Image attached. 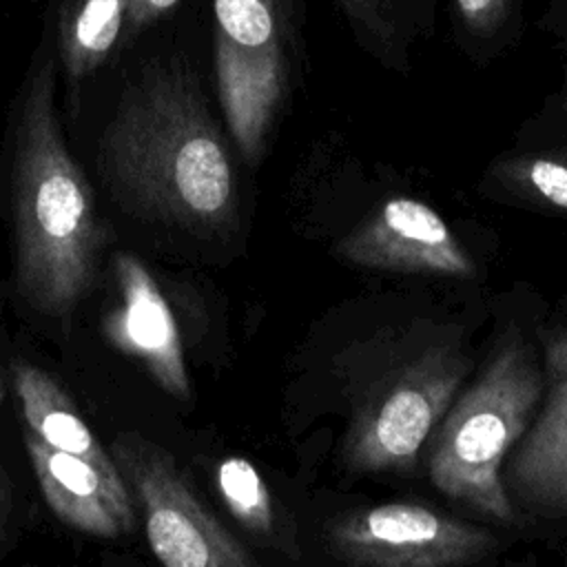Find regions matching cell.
I'll return each mask as SVG.
<instances>
[{
    "label": "cell",
    "mask_w": 567,
    "mask_h": 567,
    "mask_svg": "<svg viewBox=\"0 0 567 567\" xmlns=\"http://www.w3.org/2000/svg\"><path fill=\"white\" fill-rule=\"evenodd\" d=\"M113 190L142 215L188 230H219L235 215L226 144L177 62H155L124 91L100 144Z\"/></svg>",
    "instance_id": "cell-1"
},
{
    "label": "cell",
    "mask_w": 567,
    "mask_h": 567,
    "mask_svg": "<svg viewBox=\"0 0 567 567\" xmlns=\"http://www.w3.org/2000/svg\"><path fill=\"white\" fill-rule=\"evenodd\" d=\"M11 197L18 286L33 308L64 317L93 286L100 226L91 184L60 131L51 62L22 97Z\"/></svg>",
    "instance_id": "cell-2"
},
{
    "label": "cell",
    "mask_w": 567,
    "mask_h": 567,
    "mask_svg": "<svg viewBox=\"0 0 567 567\" xmlns=\"http://www.w3.org/2000/svg\"><path fill=\"white\" fill-rule=\"evenodd\" d=\"M543 374L520 339L503 343L472 388L452 405L430 450V481L452 501L512 520L501 465L527 430Z\"/></svg>",
    "instance_id": "cell-3"
},
{
    "label": "cell",
    "mask_w": 567,
    "mask_h": 567,
    "mask_svg": "<svg viewBox=\"0 0 567 567\" xmlns=\"http://www.w3.org/2000/svg\"><path fill=\"white\" fill-rule=\"evenodd\" d=\"M111 458L137 498L155 558L168 567H252L246 547L202 505L175 458L137 432L117 434Z\"/></svg>",
    "instance_id": "cell-4"
},
{
    "label": "cell",
    "mask_w": 567,
    "mask_h": 567,
    "mask_svg": "<svg viewBox=\"0 0 567 567\" xmlns=\"http://www.w3.org/2000/svg\"><path fill=\"white\" fill-rule=\"evenodd\" d=\"M215 75L230 135L257 162L286 86L279 0H215Z\"/></svg>",
    "instance_id": "cell-5"
},
{
    "label": "cell",
    "mask_w": 567,
    "mask_h": 567,
    "mask_svg": "<svg viewBox=\"0 0 567 567\" xmlns=\"http://www.w3.org/2000/svg\"><path fill=\"white\" fill-rule=\"evenodd\" d=\"M463 374L465 361L447 350H430L401 365L352 419L343 463L357 472L408 470L447 412Z\"/></svg>",
    "instance_id": "cell-6"
},
{
    "label": "cell",
    "mask_w": 567,
    "mask_h": 567,
    "mask_svg": "<svg viewBox=\"0 0 567 567\" xmlns=\"http://www.w3.org/2000/svg\"><path fill=\"white\" fill-rule=\"evenodd\" d=\"M328 551L350 565L452 567L494 551L485 529L416 503H385L348 512L326 532Z\"/></svg>",
    "instance_id": "cell-7"
},
{
    "label": "cell",
    "mask_w": 567,
    "mask_h": 567,
    "mask_svg": "<svg viewBox=\"0 0 567 567\" xmlns=\"http://www.w3.org/2000/svg\"><path fill=\"white\" fill-rule=\"evenodd\" d=\"M343 259L379 270L445 277L474 275V261L443 217L412 197L388 199L341 244Z\"/></svg>",
    "instance_id": "cell-8"
},
{
    "label": "cell",
    "mask_w": 567,
    "mask_h": 567,
    "mask_svg": "<svg viewBox=\"0 0 567 567\" xmlns=\"http://www.w3.org/2000/svg\"><path fill=\"white\" fill-rule=\"evenodd\" d=\"M117 308L106 317V337L137 357L153 381L175 399L190 396V381L173 312L146 266L126 252L115 255Z\"/></svg>",
    "instance_id": "cell-9"
},
{
    "label": "cell",
    "mask_w": 567,
    "mask_h": 567,
    "mask_svg": "<svg viewBox=\"0 0 567 567\" xmlns=\"http://www.w3.org/2000/svg\"><path fill=\"white\" fill-rule=\"evenodd\" d=\"M24 443L44 501L62 523L100 538L133 529V503L124 481H113L89 461L51 447L29 427Z\"/></svg>",
    "instance_id": "cell-10"
},
{
    "label": "cell",
    "mask_w": 567,
    "mask_h": 567,
    "mask_svg": "<svg viewBox=\"0 0 567 567\" xmlns=\"http://www.w3.org/2000/svg\"><path fill=\"white\" fill-rule=\"evenodd\" d=\"M547 401L518 443L507 481L514 496L532 507L567 514V330L547 339Z\"/></svg>",
    "instance_id": "cell-11"
},
{
    "label": "cell",
    "mask_w": 567,
    "mask_h": 567,
    "mask_svg": "<svg viewBox=\"0 0 567 567\" xmlns=\"http://www.w3.org/2000/svg\"><path fill=\"white\" fill-rule=\"evenodd\" d=\"M11 370L27 427L51 447L75 454L95 465L109 478L122 481L111 454L100 445L89 423L80 416L62 388L38 365L16 361Z\"/></svg>",
    "instance_id": "cell-12"
},
{
    "label": "cell",
    "mask_w": 567,
    "mask_h": 567,
    "mask_svg": "<svg viewBox=\"0 0 567 567\" xmlns=\"http://www.w3.org/2000/svg\"><path fill=\"white\" fill-rule=\"evenodd\" d=\"M126 0H73L62 13L60 51L66 75L80 80L113 51L124 27Z\"/></svg>",
    "instance_id": "cell-13"
},
{
    "label": "cell",
    "mask_w": 567,
    "mask_h": 567,
    "mask_svg": "<svg viewBox=\"0 0 567 567\" xmlns=\"http://www.w3.org/2000/svg\"><path fill=\"white\" fill-rule=\"evenodd\" d=\"M217 489L230 514L252 534L275 536L277 514L272 496L257 472L244 456H228L217 465Z\"/></svg>",
    "instance_id": "cell-14"
},
{
    "label": "cell",
    "mask_w": 567,
    "mask_h": 567,
    "mask_svg": "<svg viewBox=\"0 0 567 567\" xmlns=\"http://www.w3.org/2000/svg\"><path fill=\"white\" fill-rule=\"evenodd\" d=\"M509 177L556 208L567 210V157H529L509 166Z\"/></svg>",
    "instance_id": "cell-15"
},
{
    "label": "cell",
    "mask_w": 567,
    "mask_h": 567,
    "mask_svg": "<svg viewBox=\"0 0 567 567\" xmlns=\"http://www.w3.org/2000/svg\"><path fill=\"white\" fill-rule=\"evenodd\" d=\"M352 27L370 42L396 47L399 11L396 0H337Z\"/></svg>",
    "instance_id": "cell-16"
},
{
    "label": "cell",
    "mask_w": 567,
    "mask_h": 567,
    "mask_svg": "<svg viewBox=\"0 0 567 567\" xmlns=\"http://www.w3.org/2000/svg\"><path fill=\"white\" fill-rule=\"evenodd\" d=\"M454 2V13L463 22L465 29H470L476 35H489L494 33L507 11H509V0H452Z\"/></svg>",
    "instance_id": "cell-17"
},
{
    "label": "cell",
    "mask_w": 567,
    "mask_h": 567,
    "mask_svg": "<svg viewBox=\"0 0 567 567\" xmlns=\"http://www.w3.org/2000/svg\"><path fill=\"white\" fill-rule=\"evenodd\" d=\"M179 0H126L124 27L128 33H137L159 16L168 13Z\"/></svg>",
    "instance_id": "cell-18"
},
{
    "label": "cell",
    "mask_w": 567,
    "mask_h": 567,
    "mask_svg": "<svg viewBox=\"0 0 567 567\" xmlns=\"http://www.w3.org/2000/svg\"><path fill=\"white\" fill-rule=\"evenodd\" d=\"M9 514H11V487H9L7 474L0 470V538L7 529Z\"/></svg>",
    "instance_id": "cell-19"
},
{
    "label": "cell",
    "mask_w": 567,
    "mask_h": 567,
    "mask_svg": "<svg viewBox=\"0 0 567 567\" xmlns=\"http://www.w3.org/2000/svg\"><path fill=\"white\" fill-rule=\"evenodd\" d=\"M4 399V383H2V379H0V401Z\"/></svg>",
    "instance_id": "cell-20"
},
{
    "label": "cell",
    "mask_w": 567,
    "mask_h": 567,
    "mask_svg": "<svg viewBox=\"0 0 567 567\" xmlns=\"http://www.w3.org/2000/svg\"><path fill=\"white\" fill-rule=\"evenodd\" d=\"M565 111H567V84H565Z\"/></svg>",
    "instance_id": "cell-21"
}]
</instances>
